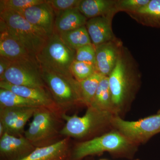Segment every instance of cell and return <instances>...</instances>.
Masks as SVG:
<instances>
[{
  "label": "cell",
  "mask_w": 160,
  "mask_h": 160,
  "mask_svg": "<svg viewBox=\"0 0 160 160\" xmlns=\"http://www.w3.org/2000/svg\"><path fill=\"white\" fill-rule=\"evenodd\" d=\"M76 53V50L66 46L59 35L54 32L35 58L41 67L73 79L70 68L75 60Z\"/></svg>",
  "instance_id": "6"
},
{
  "label": "cell",
  "mask_w": 160,
  "mask_h": 160,
  "mask_svg": "<svg viewBox=\"0 0 160 160\" xmlns=\"http://www.w3.org/2000/svg\"><path fill=\"white\" fill-rule=\"evenodd\" d=\"M44 0H1L2 9H9L18 12L31 6L44 2Z\"/></svg>",
  "instance_id": "26"
},
{
  "label": "cell",
  "mask_w": 160,
  "mask_h": 160,
  "mask_svg": "<svg viewBox=\"0 0 160 160\" xmlns=\"http://www.w3.org/2000/svg\"><path fill=\"white\" fill-rule=\"evenodd\" d=\"M139 160V159H136V160Z\"/></svg>",
  "instance_id": "32"
},
{
  "label": "cell",
  "mask_w": 160,
  "mask_h": 160,
  "mask_svg": "<svg viewBox=\"0 0 160 160\" xmlns=\"http://www.w3.org/2000/svg\"><path fill=\"white\" fill-rule=\"evenodd\" d=\"M114 115L100 111L91 106L87 107L86 113L82 116L76 115L69 116L62 114L66 123L60 132L62 136L84 139L94 135L109 126Z\"/></svg>",
  "instance_id": "4"
},
{
  "label": "cell",
  "mask_w": 160,
  "mask_h": 160,
  "mask_svg": "<svg viewBox=\"0 0 160 160\" xmlns=\"http://www.w3.org/2000/svg\"><path fill=\"white\" fill-rule=\"evenodd\" d=\"M150 0H117L115 6L118 12L124 11L127 14L135 12L149 2Z\"/></svg>",
  "instance_id": "27"
},
{
  "label": "cell",
  "mask_w": 160,
  "mask_h": 160,
  "mask_svg": "<svg viewBox=\"0 0 160 160\" xmlns=\"http://www.w3.org/2000/svg\"><path fill=\"white\" fill-rule=\"evenodd\" d=\"M17 12L29 23L42 30L49 37L54 33L55 13L46 1Z\"/></svg>",
  "instance_id": "10"
},
{
  "label": "cell",
  "mask_w": 160,
  "mask_h": 160,
  "mask_svg": "<svg viewBox=\"0 0 160 160\" xmlns=\"http://www.w3.org/2000/svg\"><path fill=\"white\" fill-rule=\"evenodd\" d=\"M113 16H100L89 19L86 25L92 44L94 47L117 39L112 31Z\"/></svg>",
  "instance_id": "14"
},
{
  "label": "cell",
  "mask_w": 160,
  "mask_h": 160,
  "mask_svg": "<svg viewBox=\"0 0 160 160\" xmlns=\"http://www.w3.org/2000/svg\"><path fill=\"white\" fill-rule=\"evenodd\" d=\"M70 69L72 76L78 82L86 79L97 72L93 64L76 60L72 62Z\"/></svg>",
  "instance_id": "25"
},
{
  "label": "cell",
  "mask_w": 160,
  "mask_h": 160,
  "mask_svg": "<svg viewBox=\"0 0 160 160\" xmlns=\"http://www.w3.org/2000/svg\"><path fill=\"white\" fill-rule=\"evenodd\" d=\"M111 126L138 145L160 132V113L135 121H126L120 116L115 115Z\"/></svg>",
  "instance_id": "8"
},
{
  "label": "cell",
  "mask_w": 160,
  "mask_h": 160,
  "mask_svg": "<svg viewBox=\"0 0 160 160\" xmlns=\"http://www.w3.org/2000/svg\"><path fill=\"white\" fill-rule=\"evenodd\" d=\"M0 81L15 86L47 89L36 58L12 62L5 73L0 77Z\"/></svg>",
  "instance_id": "9"
},
{
  "label": "cell",
  "mask_w": 160,
  "mask_h": 160,
  "mask_svg": "<svg viewBox=\"0 0 160 160\" xmlns=\"http://www.w3.org/2000/svg\"><path fill=\"white\" fill-rule=\"evenodd\" d=\"M28 108L29 107L0 108V123L4 126L5 133H11L15 124Z\"/></svg>",
  "instance_id": "24"
},
{
  "label": "cell",
  "mask_w": 160,
  "mask_h": 160,
  "mask_svg": "<svg viewBox=\"0 0 160 160\" xmlns=\"http://www.w3.org/2000/svg\"><path fill=\"white\" fill-rule=\"evenodd\" d=\"M0 18L1 25L35 58L42 49L49 37L13 10L2 9Z\"/></svg>",
  "instance_id": "2"
},
{
  "label": "cell",
  "mask_w": 160,
  "mask_h": 160,
  "mask_svg": "<svg viewBox=\"0 0 160 160\" xmlns=\"http://www.w3.org/2000/svg\"><path fill=\"white\" fill-rule=\"evenodd\" d=\"M0 88L8 89L22 97L39 103L44 107L65 113L55 102L47 89L15 86L4 81H0Z\"/></svg>",
  "instance_id": "13"
},
{
  "label": "cell",
  "mask_w": 160,
  "mask_h": 160,
  "mask_svg": "<svg viewBox=\"0 0 160 160\" xmlns=\"http://www.w3.org/2000/svg\"><path fill=\"white\" fill-rule=\"evenodd\" d=\"M113 0H81L78 9L88 19L100 16H113L117 13Z\"/></svg>",
  "instance_id": "18"
},
{
  "label": "cell",
  "mask_w": 160,
  "mask_h": 160,
  "mask_svg": "<svg viewBox=\"0 0 160 160\" xmlns=\"http://www.w3.org/2000/svg\"><path fill=\"white\" fill-rule=\"evenodd\" d=\"M58 34L66 46L76 51L83 46L92 44L86 26Z\"/></svg>",
  "instance_id": "21"
},
{
  "label": "cell",
  "mask_w": 160,
  "mask_h": 160,
  "mask_svg": "<svg viewBox=\"0 0 160 160\" xmlns=\"http://www.w3.org/2000/svg\"><path fill=\"white\" fill-rule=\"evenodd\" d=\"M158 113H160V110H159V111L158 112Z\"/></svg>",
  "instance_id": "31"
},
{
  "label": "cell",
  "mask_w": 160,
  "mask_h": 160,
  "mask_svg": "<svg viewBox=\"0 0 160 160\" xmlns=\"http://www.w3.org/2000/svg\"><path fill=\"white\" fill-rule=\"evenodd\" d=\"M105 76L97 72L86 79L78 82L80 93L83 105L90 106L100 82Z\"/></svg>",
  "instance_id": "22"
},
{
  "label": "cell",
  "mask_w": 160,
  "mask_h": 160,
  "mask_svg": "<svg viewBox=\"0 0 160 160\" xmlns=\"http://www.w3.org/2000/svg\"><path fill=\"white\" fill-rule=\"evenodd\" d=\"M137 146L114 129L113 131L79 143L71 151L70 160H81L86 157L105 152L126 154L133 151Z\"/></svg>",
  "instance_id": "5"
},
{
  "label": "cell",
  "mask_w": 160,
  "mask_h": 160,
  "mask_svg": "<svg viewBox=\"0 0 160 160\" xmlns=\"http://www.w3.org/2000/svg\"><path fill=\"white\" fill-rule=\"evenodd\" d=\"M40 107L42 106L39 103L22 97L8 89L0 88V108Z\"/></svg>",
  "instance_id": "23"
},
{
  "label": "cell",
  "mask_w": 160,
  "mask_h": 160,
  "mask_svg": "<svg viewBox=\"0 0 160 160\" xmlns=\"http://www.w3.org/2000/svg\"><path fill=\"white\" fill-rule=\"evenodd\" d=\"M119 39L95 46L97 70L105 77H109L116 65L123 46Z\"/></svg>",
  "instance_id": "12"
},
{
  "label": "cell",
  "mask_w": 160,
  "mask_h": 160,
  "mask_svg": "<svg viewBox=\"0 0 160 160\" xmlns=\"http://www.w3.org/2000/svg\"><path fill=\"white\" fill-rule=\"evenodd\" d=\"M89 106L100 111L116 115L112 104L108 77H105L101 80L93 99Z\"/></svg>",
  "instance_id": "20"
},
{
  "label": "cell",
  "mask_w": 160,
  "mask_h": 160,
  "mask_svg": "<svg viewBox=\"0 0 160 160\" xmlns=\"http://www.w3.org/2000/svg\"><path fill=\"white\" fill-rule=\"evenodd\" d=\"M0 57L11 62L35 58L27 49L1 25Z\"/></svg>",
  "instance_id": "16"
},
{
  "label": "cell",
  "mask_w": 160,
  "mask_h": 160,
  "mask_svg": "<svg viewBox=\"0 0 160 160\" xmlns=\"http://www.w3.org/2000/svg\"><path fill=\"white\" fill-rule=\"evenodd\" d=\"M12 62L10 60L0 57V77L2 76Z\"/></svg>",
  "instance_id": "30"
},
{
  "label": "cell",
  "mask_w": 160,
  "mask_h": 160,
  "mask_svg": "<svg viewBox=\"0 0 160 160\" xmlns=\"http://www.w3.org/2000/svg\"><path fill=\"white\" fill-rule=\"evenodd\" d=\"M54 32L58 34L86 26L88 19L78 8L55 12Z\"/></svg>",
  "instance_id": "17"
},
{
  "label": "cell",
  "mask_w": 160,
  "mask_h": 160,
  "mask_svg": "<svg viewBox=\"0 0 160 160\" xmlns=\"http://www.w3.org/2000/svg\"><path fill=\"white\" fill-rule=\"evenodd\" d=\"M128 14L144 26L160 27V0H150L146 6Z\"/></svg>",
  "instance_id": "19"
},
{
  "label": "cell",
  "mask_w": 160,
  "mask_h": 160,
  "mask_svg": "<svg viewBox=\"0 0 160 160\" xmlns=\"http://www.w3.org/2000/svg\"><path fill=\"white\" fill-rule=\"evenodd\" d=\"M69 139L66 137L52 145L36 147L27 156L20 160H70Z\"/></svg>",
  "instance_id": "15"
},
{
  "label": "cell",
  "mask_w": 160,
  "mask_h": 160,
  "mask_svg": "<svg viewBox=\"0 0 160 160\" xmlns=\"http://www.w3.org/2000/svg\"><path fill=\"white\" fill-rule=\"evenodd\" d=\"M24 136L17 137L6 132L0 138L1 160H20L35 149Z\"/></svg>",
  "instance_id": "11"
},
{
  "label": "cell",
  "mask_w": 160,
  "mask_h": 160,
  "mask_svg": "<svg viewBox=\"0 0 160 160\" xmlns=\"http://www.w3.org/2000/svg\"><path fill=\"white\" fill-rule=\"evenodd\" d=\"M63 113L46 107L37 108L33 118L24 136L36 148L49 146L58 142Z\"/></svg>",
  "instance_id": "3"
},
{
  "label": "cell",
  "mask_w": 160,
  "mask_h": 160,
  "mask_svg": "<svg viewBox=\"0 0 160 160\" xmlns=\"http://www.w3.org/2000/svg\"><path fill=\"white\" fill-rule=\"evenodd\" d=\"M75 60L92 63L96 66V58L94 46L91 44L79 48L76 50Z\"/></svg>",
  "instance_id": "28"
},
{
  "label": "cell",
  "mask_w": 160,
  "mask_h": 160,
  "mask_svg": "<svg viewBox=\"0 0 160 160\" xmlns=\"http://www.w3.org/2000/svg\"><path fill=\"white\" fill-rule=\"evenodd\" d=\"M115 113L119 116L134 98L140 78L137 64L122 46L115 67L108 77Z\"/></svg>",
  "instance_id": "1"
},
{
  "label": "cell",
  "mask_w": 160,
  "mask_h": 160,
  "mask_svg": "<svg viewBox=\"0 0 160 160\" xmlns=\"http://www.w3.org/2000/svg\"><path fill=\"white\" fill-rule=\"evenodd\" d=\"M40 68L46 88L55 102L63 112L65 113L67 110L83 105L78 82L75 79H70L41 66Z\"/></svg>",
  "instance_id": "7"
},
{
  "label": "cell",
  "mask_w": 160,
  "mask_h": 160,
  "mask_svg": "<svg viewBox=\"0 0 160 160\" xmlns=\"http://www.w3.org/2000/svg\"><path fill=\"white\" fill-rule=\"evenodd\" d=\"M81 0H47L55 12L78 8Z\"/></svg>",
  "instance_id": "29"
}]
</instances>
